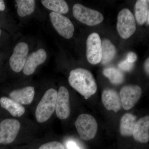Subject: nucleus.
I'll return each mask as SVG.
<instances>
[{
	"label": "nucleus",
	"mask_w": 149,
	"mask_h": 149,
	"mask_svg": "<svg viewBox=\"0 0 149 149\" xmlns=\"http://www.w3.org/2000/svg\"><path fill=\"white\" fill-rule=\"evenodd\" d=\"M28 52V46L26 43L22 42L15 46L9 60L11 68L14 72H19L23 69Z\"/></svg>",
	"instance_id": "10"
},
{
	"label": "nucleus",
	"mask_w": 149,
	"mask_h": 149,
	"mask_svg": "<svg viewBox=\"0 0 149 149\" xmlns=\"http://www.w3.org/2000/svg\"><path fill=\"white\" fill-rule=\"evenodd\" d=\"M1 107L5 109L15 117H20L25 112V109L21 104L15 101L12 99L3 97L0 99Z\"/></svg>",
	"instance_id": "16"
},
{
	"label": "nucleus",
	"mask_w": 149,
	"mask_h": 149,
	"mask_svg": "<svg viewBox=\"0 0 149 149\" xmlns=\"http://www.w3.org/2000/svg\"><path fill=\"white\" fill-rule=\"evenodd\" d=\"M136 117L130 113H126L120 119V132L121 136L127 137L133 135V130L136 123Z\"/></svg>",
	"instance_id": "17"
},
{
	"label": "nucleus",
	"mask_w": 149,
	"mask_h": 149,
	"mask_svg": "<svg viewBox=\"0 0 149 149\" xmlns=\"http://www.w3.org/2000/svg\"><path fill=\"white\" fill-rule=\"evenodd\" d=\"M73 16L78 21L88 26H95L103 21L104 16L98 11L76 4L72 8Z\"/></svg>",
	"instance_id": "4"
},
{
	"label": "nucleus",
	"mask_w": 149,
	"mask_h": 149,
	"mask_svg": "<svg viewBox=\"0 0 149 149\" xmlns=\"http://www.w3.org/2000/svg\"><path fill=\"white\" fill-rule=\"evenodd\" d=\"M144 68H145V70L147 74H149V58H148L145 61V63H144Z\"/></svg>",
	"instance_id": "27"
},
{
	"label": "nucleus",
	"mask_w": 149,
	"mask_h": 149,
	"mask_svg": "<svg viewBox=\"0 0 149 149\" xmlns=\"http://www.w3.org/2000/svg\"><path fill=\"white\" fill-rule=\"evenodd\" d=\"M103 73L109 79L112 84L120 85L124 82L125 77L123 73L119 70L114 68H108L103 70Z\"/></svg>",
	"instance_id": "22"
},
{
	"label": "nucleus",
	"mask_w": 149,
	"mask_h": 149,
	"mask_svg": "<svg viewBox=\"0 0 149 149\" xmlns=\"http://www.w3.org/2000/svg\"><path fill=\"white\" fill-rule=\"evenodd\" d=\"M17 13L19 16L24 17L29 15L35 10V1L34 0H16Z\"/></svg>",
	"instance_id": "21"
},
{
	"label": "nucleus",
	"mask_w": 149,
	"mask_h": 149,
	"mask_svg": "<svg viewBox=\"0 0 149 149\" xmlns=\"http://www.w3.org/2000/svg\"><path fill=\"white\" fill-rule=\"evenodd\" d=\"M39 149H65L64 146L57 141H53L43 144Z\"/></svg>",
	"instance_id": "23"
},
{
	"label": "nucleus",
	"mask_w": 149,
	"mask_h": 149,
	"mask_svg": "<svg viewBox=\"0 0 149 149\" xmlns=\"http://www.w3.org/2000/svg\"><path fill=\"white\" fill-rule=\"evenodd\" d=\"M77 132L81 139L88 141L95 137L97 131V123L91 115H80L74 123Z\"/></svg>",
	"instance_id": "3"
},
{
	"label": "nucleus",
	"mask_w": 149,
	"mask_h": 149,
	"mask_svg": "<svg viewBox=\"0 0 149 149\" xmlns=\"http://www.w3.org/2000/svg\"><path fill=\"white\" fill-rule=\"evenodd\" d=\"M47 57V53L43 49L32 53L26 60L23 68V73L27 75L33 74L37 67L45 62Z\"/></svg>",
	"instance_id": "12"
},
{
	"label": "nucleus",
	"mask_w": 149,
	"mask_h": 149,
	"mask_svg": "<svg viewBox=\"0 0 149 149\" xmlns=\"http://www.w3.org/2000/svg\"><path fill=\"white\" fill-rule=\"evenodd\" d=\"M55 110L57 116L61 120L66 119L70 114L69 92L63 86L60 87L58 92Z\"/></svg>",
	"instance_id": "11"
},
{
	"label": "nucleus",
	"mask_w": 149,
	"mask_h": 149,
	"mask_svg": "<svg viewBox=\"0 0 149 149\" xmlns=\"http://www.w3.org/2000/svg\"><path fill=\"white\" fill-rule=\"evenodd\" d=\"M142 89L136 85H125L120 90V96L121 105L125 110L132 109L141 97Z\"/></svg>",
	"instance_id": "9"
},
{
	"label": "nucleus",
	"mask_w": 149,
	"mask_h": 149,
	"mask_svg": "<svg viewBox=\"0 0 149 149\" xmlns=\"http://www.w3.org/2000/svg\"><path fill=\"white\" fill-rule=\"evenodd\" d=\"M35 94V88L29 86L12 91L10 94V97L11 99L21 105H28L32 102Z\"/></svg>",
	"instance_id": "15"
},
{
	"label": "nucleus",
	"mask_w": 149,
	"mask_h": 149,
	"mask_svg": "<svg viewBox=\"0 0 149 149\" xmlns=\"http://www.w3.org/2000/svg\"><path fill=\"white\" fill-rule=\"evenodd\" d=\"M149 14V1L148 0L137 1L135 6V15L137 22L142 25L146 22Z\"/></svg>",
	"instance_id": "18"
},
{
	"label": "nucleus",
	"mask_w": 149,
	"mask_h": 149,
	"mask_svg": "<svg viewBox=\"0 0 149 149\" xmlns=\"http://www.w3.org/2000/svg\"><path fill=\"white\" fill-rule=\"evenodd\" d=\"M116 27L120 37L124 39L131 37L136 31L135 17L128 9H123L118 13Z\"/></svg>",
	"instance_id": "5"
},
{
	"label": "nucleus",
	"mask_w": 149,
	"mask_h": 149,
	"mask_svg": "<svg viewBox=\"0 0 149 149\" xmlns=\"http://www.w3.org/2000/svg\"><path fill=\"white\" fill-rule=\"evenodd\" d=\"M41 2L46 8L57 13L66 14L69 10L68 4L63 0H42Z\"/></svg>",
	"instance_id": "20"
},
{
	"label": "nucleus",
	"mask_w": 149,
	"mask_h": 149,
	"mask_svg": "<svg viewBox=\"0 0 149 149\" xmlns=\"http://www.w3.org/2000/svg\"><path fill=\"white\" fill-rule=\"evenodd\" d=\"M135 141L145 143L149 141V116L141 118L137 121L133 135Z\"/></svg>",
	"instance_id": "14"
},
{
	"label": "nucleus",
	"mask_w": 149,
	"mask_h": 149,
	"mask_svg": "<svg viewBox=\"0 0 149 149\" xmlns=\"http://www.w3.org/2000/svg\"><path fill=\"white\" fill-rule=\"evenodd\" d=\"M1 30L0 29V37H1Z\"/></svg>",
	"instance_id": "29"
},
{
	"label": "nucleus",
	"mask_w": 149,
	"mask_h": 149,
	"mask_svg": "<svg viewBox=\"0 0 149 149\" xmlns=\"http://www.w3.org/2000/svg\"><path fill=\"white\" fill-rule=\"evenodd\" d=\"M20 128L18 120L6 119L0 123V143L10 144L16 139Z\"/></svg>",
	"instance_id": "8"
},
{
	"label": "nucleus",
	"mask_w": 149,
	"mask_h": 149,
	"mask_svg": "<svg viewBox=\"0 0 149 149\" xmlns=\"http://www.w3.org/2000/svg\"><path fill=\"white\" fill-rule=\"evenodd\" d=\"M102 101L108 110L113 111L117 113L121 109V101L120 96L113 89H106L102 94Z\"/></svg>",
	"instance_id": "13"
},
{
	"label": "nucleus",
	"mask_w": 149,
	"mask_h": 149,
	"mask_svg": "<svg viewBox=\"0 0 149 149\" xmlns=\"http://www.w3.org/2000/svg\"><path fill=\"white\" fill-rule=\"evenodd\" d=\"M5 9L4 2L2 0H0V11H3Z\"/></svg>",
	"instance_id": "28"
},
{
	"label": "nucleus",
	"mask_w": 149,
	"mask_h": 149,
	"mask_svg": "<svg viewBox=\"0 0 149 149\" xmlns=\"http://www.w3.org/2000/svg\"><path fill=\"white\" fill-rule=\"evenodd\" d=\"M87 60L91 64L96 65L101 61L102 42L100 35L96 32L92 33L87 40Z\"/></svg>",
	"instance_id": "6"
},
{
	"label": "nucleus",
	"mask_w": 149,
	"mask_h": 149,
	"mask_svg": "<svg viewBox=\"0 0 149 149\" xmlns=\"http://www.w3.org/2000/svg\"><path fill=\"white\" fill-rule=\"evenodd\" d=\"M49 16L53 26L60 35L67 39L72 37L74 27L69 19L54 12L50 13Z\"/></svg>",
	"instance_id": "7"
},
{
	"label": "nucleus",
	"mask_w": 149,
	"mask_h": 149,
	"mask_svg": "<svg viewBox=\"0 0 149 149\" xmlns=\"http://www.w3.org/2000/svg\"><path fill=\"white\" fill-rule=\"evenodd\" d=\"M67 147L68 149H80L77 144L72 141H69L67 143Z\"/></svg>",
	"instance_id": "26"
},
{
	"label": "nucleus",
	"mask_w": 149,
	"mask_h": 149,
	"mask_svg": "<svg viewBox=\"0 0 149 149\" xmlns=\"http://www.w3.org/2000/svg\"><path fill=\"white\" fill-rule=\"evenodd\" d=\"M70 85L88 99L96 93L97 89V83L94 76L89 70L83 68L72 70L68 78Z\"/></svg>",
	"instance_id": "1"
},
{
	"label": "nucleus",
	"mask_w": 149,
	"mask_h": 149,
	"mask_svg": "<svg viewBox=\"0 0 149 149\" xmlns=\"http://www.w3.org/2000/svg\"><path fill=\"white\" fill-rule=\"evenodd\" d=\"M137 56L135 53L130 52L127 55V60L129 62L133 63L137 60Z\"/></svg>",
	"instance_id": "25"
},
{
	"label": "nucleus",
	"mask_w": 149,
	"mask_h": 149,
	"mask_svg": "<svg viewBox=\"0 0 149 149\" xmlns=\"http://www.w3.org/2000/svg\"><path fill=\"white\" fill-rule=\"evenodd\" d=\"M57 91L51 88L46 91L36 108L37 122L42 123L49 119L55 110Z\"/></svg>",
	"instance_id": "2"
},
{
	"label": "nucleus",
	"mask_w": 149,
	"mask_h": 149,
	"mask_svg": "<svg viewBox=\"0 0 149 149\" xmlns=\"http://www.w3.org/2000/svg\"><path fill=\"white\" fill-rule=\"evenodd\" d=\"M118 67L120 69L123 71H130L133 69L134 64L133 63L129 62L126 59L120 62L118 64Z\"/></svg>",
	"instance_id": "24"
},
{
	"label": "nucleus",
	"mask_w": 149,
	"mask_h": 149,
	"mask_svg": "<svg viewBox=\"0 0 149 149\" xmlns=\"http://www.w3.org/2000/svg\"><path fill=\"white\" fill-rule=\"evenodd\" d=\"M102 64L108 63L114 58L116 54V49L111 41L108 39H104L102 42Z\"/></svg>",
	"instance_id": "19"
}]
</instances>
